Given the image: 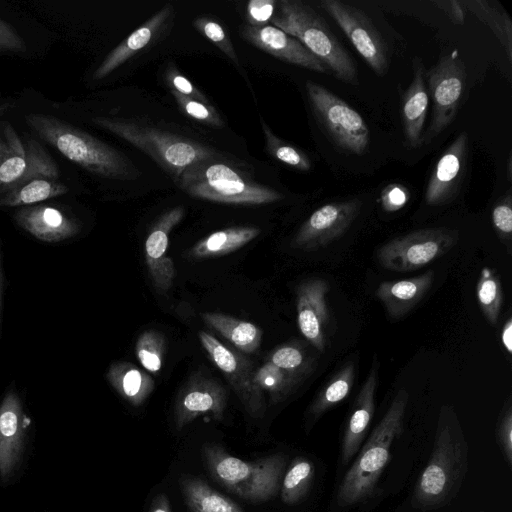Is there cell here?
<instances>
[{
    "label": "cell",
    "mask_w": 512,
    "mask_h": 512,
    "mask_svg": "<svg viewBox=\"0 0 512 512\" xmlns=\"http://www.w3.org/2000/svg\"><path fill=\"white\" fill-rule=\"evenodd\" d=\"M408 398L405 390L398 391L385 415L361 448L339 485L336 494V503L339 506H355L374 494L379 478L390 460L392 444L403 430Z\"/></svg>",
    "instance_id": "cell-3"
},
{
    "label": "cell",
    "mask_w": 512,
    "mask_h": 512,
    "mask_svg": "<svg viewBox=\"0 0 512 512\" xmlns=\"http://www.w3.org/2000/svg\"><path fill=\"white\" fill-rule=\"evenodd\" d=\"M315 477L314 463L305 457L295 458L285 472L280 485L282 501L295 505L309 493Z\"/></svg>",
    "instance_id": "cell-33"
},
{
    "label": "cell",
    "mask_w": 512,
    "mask_h": 512,
    "mask_svg": "<svg viewBox=\"0 0 512 512\" xmlns=\"http://www.w3.org/2000/svg\"><path fill=\"white\" fill-rule=\"evenodd\" d=\"M320 5L346 34L374 73L385 75L388 70L387 48L367 15L355 6L339 0H324Z\"/></svg>",
    "instance_id": "cell-11"
},
{
    "label": "cell",
    "mask_w": 512,
    "mask_h": 512,
    "mask_svg": "<svg viewBox=\"0 0 512 512\" xmlns=\"http://www.w3.org/2000/svg\"><path fill=\"white\" fill-rule=\"evenodd\" d=\"M329 283L321 278H310L296 288L297 323L304 338L318 351L327 344L330 321L326 295Z\"/></svg>",
    "instance_id": "cell-15"
},
{
    "label": "cell",
    "mask_w": 512,
    "mask_h": 512,
    "mask_svg": "<svg viewBox=\"0 0 512 512\" xmlns=\"http://www.w3.org/2000/svg\"><path fill=\"white\" fill-rule=\"evenodd\" d=\"M492 223L502 241L510 242L512 234V197L510 192L495 203L492 209Z\"/></svg>",
    "instance_id": "cell-41"
},
{
    "label": "cell",
    "mask_w": 512,
    "mask_h": 512,
    "mask_svg": "<svg viewBox=\"0 0 512 512\" xmlns=\"http://www.w3.org/2000/svg\"><path fill=\"white\" fill-rule=\"evenodd\" d=\"M254 383L269 395L273 404L285 400L301 383L295 377L267 361L254 371Z\"/></svg>",
    "instance_id": "cell-34"
},
{
    "label": "cell",
    "mask_w": 512,
    "mask_h": 512,
    "mask_svg": "<svg viewBox=\"0 0 512 512\" xmlns=\"http://www.w3.org/2000/svg\"><path fill=\"white\" fill-rule=\"evenodd\" d=\"M13 107L14 104L10 102L0 103V118L9 112Z\"/></svg>",
    "instance_id": "cell-51"
},
{
    "label": "cell",
    "mask_w": 512,
    "mask_h": 512,
    "mask_svg": "<svg viewBox=\"0 0 512 512\" xmlns=\"http://www.w3.org/2000/svg\"><path fill=\"white\" fill-rule=\"evenodd\" d=\"M434 272L416 277L380 283L375 295L391 318H401L416 306L433 284Z\"/></svg>",
    "instance_id": "cell-24"
},
{
    "label": "cell",
    "mask_w": 512,
    "mask_h": 512,
    "mask_svg": "<svg viewBox=\"0 0 512 512\" xmlns=\"http://www.w3.org/2000/svg\"><path fill=\"white\" fill-rule=\"evenodd\" d=\"M458 239V231L454 229H422L383 244L377 249L376 258L385 269L397 272L414 271L449 252Z\"/></svg>",
    "instance_id": "cell-9"
},
{
    "label": "cell",
    "mask_w": 512,
    "mask_h": 512,
    "mask_svg": "<svg viewBox=\"0 0 512 512\" xmlns=\"http://www.w3.org/2000/svg\"><path fill=\"white\" fill-rule=\"evenodd\" d=\"M184 208L174 207L157 220L145 241V259L148 271L154 285L162 290H168L174 280L175 268L171 258L166 255L169 234L182 220Z\"/></svg>",
    "instance_id": "cell-20"
},
{
    "label": "cell",
    "mask_w": 512,
    "mask_h": 512,
    "mask_svg": "<svg viewBox=\"0 0 512 512\" xmlns=\"http://www.w3.org/2000/svg\"><path fill=\"white\" fill-rule=\"evenodd\" d=\"M498 443L509 466L512 465V408L509 404L497 427Z\"/></svg>",
    "instance_id": "cell-43"
},
{
    "label": "cell",
    "mask_w": 512,
    "mask_h": 512,
    "mask_svg": "<svg viewBox=\"0 0 512 512\" xmlns=\"http://www.w3.org/2000/svg\"><path fill=\"white\" fill-rule=\"evenodd\" d=\"M173 12V6L165 5L143 25L134 30L102 61L93 74L94 80H101L111 74L138 51L147 46L159 33Z\"/></svg>",
    "instance_id": "cell-23"
},
{
    "label": "cell",
    "mask_w": 512,
    "mask_h": 512,
    "mask_svg": "<svg viewBox=\"0 0 512 512\" xmlns=\"http://www.w3.org/2000/svg\"><path fill=\"white\" fill-rule=\"evenodd\" d=\"M306 91L316 118L332 142L347 153L364 154L370 130L363 117L322 85L308 81Z\"/></svg>",
    "instance_id": "cell-8"
},
{
    "label": "cell",
    "mask_w": 512,
    "mask_h": 512,
    "mask_svg": "<svg viewBox=\"0 0 512 512\" xmlns=\"http://www.w3.org/2000/svg\"><path fill=\"white\" fill-rule=\"evenodd\" d=\"M177 182L189 195L217 203L260 205L283 198L278 191L247 181L230 166L211 158L186 169Z\"/></svg>",
    "instance_id": "cell-7"
},
{
    "label": "cell",
    "mask_w": 512,
    "mask_h": 512,
    "mask_svg": "<svg viewBox=\"0 0 512 512\" xmlns=\"http://www.w3.org/2000/svg\"><path fill=\"white\" fill-rule=\"evenodd\" d=\"M270 20L273 26L299 40L337 79L357 84V70L325 20L300 0L276 1Z\"/></svg>",
    "instance_id": "cell-4"
},
{
    "label": "cell",
    "mask_w": 512,
    "mask_h": 512,
    "mask_svg": "<svg viewBox=\"0 0 512 512\" xmlns=\"http://www.w3.org/2000/svg\"><path fill=\"white\" fill-rule=\"evenodd\" d=\"M361 205L360 200L352 199L321 206L301 225L291 246L302 250H315L334 241L348 230Z\"/></svg>",
    "instance_id": "cell-13"
},
{
    "label": "cell",
    "mask_w": 512,
    "mask_h": 512,
    "mask_svg": "<svg viewBox=\"0 0 512 512\" xmlns=\"http://www.w3.org/2000/svg\"><path fill=\"white\" fill-rule=\"evenodd\" d=\"M354 379L355 365L353 362H349L316 395L309 409L310 417L317 419L327 410L343 401L349 395Z\"/></svg>",
    "instance_id": "cell-32"
},
{
    "label": "cell",
    "mask_w": 512,
    "mask_h": 512,
    "mask_svg": "<svg viewBox=\"0 0 512 512\" xmlns=\"http://www.w3.org/2000/svg\"><path fill=\"white\" fill-rule=\"evenodd\" d=\"M26 43L18 32L0 18V52H24Z\"/></svg>",
    "instance_id": "cell-46"
},
{
    "label": "cell",
    "mask_w": 512,
    "mask_h": 512,
    "mask_svg": "<svg viewBox=\"0 0 512 512\" xmlns=\"http://www.w3.org/2000/svg\"><path fill=\"white\" fill-rule=\"evenodd\" d=\"M172 95L174 96L179 108L189 117L202 122L204 124L221 127L223 126V121L218 114V112L209 104L192 99L188 96L182 95L175 90H172Z\"/></svg>",
    "instance_id": "cell-40"
},
{
    "label": "cell",
    "mask_w": 512,
    "mask_h": 512,
    "mask_svg": "<svg viewBox=\"0 0 512 512\" xmlns=\"http://www.w3.org/2000/svg\"><path fill=\"white\" fill-rule=\"evenodd\" d=\"M148 512H171L170 504L166 495H157L153 499Z\"/></svg>",
    "instance_id": "cell-49"
},
{
    "label": "cell",
    "mask_w": 512,
    "mask_h": 512,
    "mask_svg": "<svg viewBox=\"0 0 512 512\" xmlns=\"http://www.w3.org/2000/svg\"><path fill=\"white\" fill-rule=\"evenodd\" d=\"M468 157V135L461 132L438 159L428 180L424 199L430 206L449 202L459 190Z\"/></svg>",
    "instance_id": "cell-16"
},
{
    "label": "cell",
    "mask_w": 512,
    "mask_h": 512,
    "mask_svg": "<svg viewBox=\"0 0 512 512\" xmlns=\"http://www.w3.org/2000/svg\"><path fill=\"white\" fill-rule=\"evenodd\" d=\"M429 105L425 69L419 58L413 59V79L403 94L401 119L406 143L418 148L424 142L423 127Z\"/></svg>",
    "instance_id": "cell-22"
},
{
    "label": "cell",
    "mask_w": 512,
    "mask_h": 512,
    "mask_svg": "<svg viewBox=\"0 0 512 512\" xmlns=\"http://www.w3.org/2000/svg\"><path fill=\"white\" fill-rule=\"evenodd\" d=\"M198 335L204 350L222 371L246 412L254 418L262 417L265 412V401L263 393L254 383L252 363L211 334L200 331Z\"/></svg>",
    "instance_id": "cell-12"
},
{
    "label": "cell",
    "mask_w": 512,
    "mask_h": 512,
    "mask_svg": "<svg viewBox=\"0 0 512 512\" xmlns=\"http://www.w3.org/2000/svg\"><path fill=\"white\" fill-rule=\"evenodd\" d=\"M427 93L432 102V120L426 134L431 141L454 120L463 101L467 72L456 53L442 56L425 73Z\"/></svg>",
    "instance_id": "cell-10"
},
{
    "label": "cell",
    "mask_w": 512,
    "mask_h": 512,
    "mask_svg": "<svg viewBox=\"0 0 512 512\" xmlns=\"http://www.w3.org/2000/svg\"><path fill=\"white\" fill-rule=\"evenodd\" d=\"M27 160L24 141L9 121H1L0 191L17 182L26 173Z\"/></svg>",
    "instance_id": "cell-26"
},
{
    "label": "cell",
    "mask_w": 512,
    "mask_h": 512,
    "mask_svg": "<svg viewBox=\"0 0 512 512\" xmlns=\"http://www.w3.org/2000/svg\"><path fill=\"white\" fill-rule=\"evenodd\" d=\"M25 122L39 138L95 175L120 180L134 179L139 175L121 152L59 118L29 113Z\"/></svg>",
    "instance_id": "cell-2"
},
{
    "label": "cell",
    "mask_w": 512,
    "mask_h": 512,
    "mask_svg": "<svg viewBox=\"0 0 512 512\" xmlns=\"http://www.w3.org/2000/svg\"><path fill=\"white\" fill-rule=\"evenodd\" d=\"M507 171H508V179L511 181L512 179V157L511 154L509 155L508 162H507Z\"/></svg>",
    "instance_id": "cell-52"
},
{
    "label": "cell",
    "mask_w": 512,
    "mask_h": 512,
    "mask_svg": "<svg viewBox=\"0 0 512 512\" xmlns=\"http://www.w3.org/2000/svg\"><path fill=\"white\" fill-rule=\"evenodd\" d=\"M3 295V283H2V261H1V249H0V336L2 329V297Z\"/></svg>",
    "instance_id": "cell-50"
},
{
    "label": "cell",
    "mask_w": 512,
    "mask_h": 512,
    "mask_svg": "<svg viewBox=\"0 0 512 512\" xmlns=\"http://www.w3.org/2000/svg\"><path fill=\"white\" fill-rule=\"evenodd\" d=\"M243 38L272 56L317 73H329L326 66L299 40L273 25H247Z\"/></svg>",
    "instance_id": "cell-17"
},
{
    "label": "cell",
    "mask_w": 512,
    "mask_h": 512,
    "mask_svg": "<svg viewBox=\"0 0 512 512\" xmlns=\"http://www.w3.org/2000/svg\"><path fill=\"white\" fill-rule=\"evenodd\" d=\"M68 187L51 178H34L0 192V207H24L68 192Z\"/></svg>",
    "instance_id": "cell-29"
},
{
    "label": "cell",
    "mask_w": 512,
    "mask_h": 512,
    "mask_svg": "<svg viewBox=\"0 0 512 512\" xmlns=\"http://www.w3.org/2000/svg\"><path fill=\"white\" fill-rule=\"evenodd\" d=\"M268 361L302 382L313 373L314 357L298 343L284 344L271 352Z\"/></svg>",
    "instance_id": "cell-35"
},
{
    "label": "cell",
    "mask_w": 512,
    "mask_h": 512,
    "mask_svg": "<svg viewBox=\"0 0 512 512\" xmlns=\"http://www.w3.org/2000/svg\"><path fill=\"white\" fill-rule=\"evenodd\" d=\"M211 477L231 493L252 502H264L280 491L287 457L273 454L254 461H244L216 444L202 448Z\"/></svg>",
    "instance_id": "cell-5"
},
{
    "label": "cell",
    "mask_w": 512,
    "mask_h": 512,
    "mask_svg": "<svg viewBox=\"0 0 512 512\" xmlns=\"http://www.w3.org/2000/svg\"><path fill=\"white\" fill-rule=\"evenodd\" d=\"M27 424L22 401L18 393L10 389L0 403V476L3 480L19 462Z\"/></svg>",
    "instance_id": "cell-19"
},
{
    "label": "cell",
    "mask_w": 512,
    "mask_h": 512,
    "mask_svg": "<svg viewBox=\"0 0 512 512\" xmlns=\"http://www.w3.org/2000/svg\"><path fill=\"white\" fill-rule=\"evenodd\" d=\"M165 349L164 335L155 330L143 332L135 345L136 356L140 364L152 373H158L161 370Z\"/></svg>",
    "instance_id": "cell-37"
},
{
    "label": "cell",
    "mask_w": 512,
    "mask_h": 512,
    "mask_svg": "<svg viewBox=\"0 0 512 512\" xmlns=\"http://www.w3.org/2000/svg\"><path fill=\"white\" fill-rule=\"evenodd\" d=\"M194 27L212 43H214L236 65L239 60L234 46L223 26L208 17H198L193 22Z\"/></svg>",
    "instance_id": "cell-39"
},
{
    "label": "cell",
    "mask_w": 512,
    "mask_h": 512,
    "mask_svg": "<svg viewBox=\"0 0 512 512\" xmlns=\"http://www.w3.org/2000/svg\"><path fill=\"white\" fill-rule=\"evenodd\" d=\"M468 446L450 407L440 412L431 457L412 494V506L420 511L441 508L451 502L463 483Z\"/></svg>",
    "instance_id": "cell-1"
},
{
    "label": "cell",
    "mask_w": 512,
    "mask_h": 512,
    "mask_svg": "<svg viewBox=\"0 0 512 512\" xmlns=\"http://www.w3.org/2000/svg\"><path fill=\"white\" fill-rule=\"evenodd\" d=\"M13 218L17 225L34 238L57 243L75 237L81 230L79 221L63 210L46 204L17 209Z\"/></svg>",
    "instance_id": "cell-18"
},
{
    "label": "cell",
    "mask_w": 512,
    "mask_h": 512,
    "mask_svg": "<svg viewBox=\"0 0 512 512\" xmlns=\"http://www.w3.org/2000/svg\"><path fill=\"white\" fill-rule=\"evenodd\" d=\"M260 229L251 226L230 227L216 231L197 242L189 251V257L203 259L232 253L255 239Z\"/></svg>",
    "instance_id": "cell-28"
},
{
    "label": "cell",
    "mask_w": 512,
    "mask_h": 512,
    "mask_svg": "<svg viewBox=\"0 0 512 512\" xmlns=\"http://www.w3.org/2000/svg\"><path fill=\"white\" fill-rule=\"evenodd\" d=\"M92 121L149 155L176 181L186 169L213 156L206 146L157 128L119 118L95 117Z\"/></svg>",
    "instance_id": "cell-6"
},
{
    "label": "cell",
    "mask_w": 512,
    "mask_h": 512,
    "mask_svg": "<svg viewBox=\"0 0 512 512\" xmlns=\"http://www.w3.org/2000/svg\"><path fill=\"white\" fill-rule=\"evenodd\" d=\"M466 10L473 13L495 34L504 49L508 61L512 62V22L506 10L495 1L465 0Z\"/></svg>",
    "instance_id": "cell-31"
},
{
    "label": "cell",
    "mask_w": 512,
    "mask_h": 512,
    "mask_svg": "<svg viewBox=\"0 0 512 512\" xmlns=\"http://www.w3.org/2000/svg\"><path fill=\"white\" fill-rule=\"evenodd\" d=\"M378 363L374 357L370 373L358 393L346 423L341 444V463L347 465L361 448L375 411Z\"/></svg>",
    "instance_id": "cell-21"
},
{
    "label": "cell",
    "mask_w": 512,
    "mask_h": 512,
    "mask_svg": "<svg viewBox=\"0 0 512 512\" xmlns=\"http://www.w3.org/2000/svg\"><path fill=\"white\" fill-rule=\"evenodd\" d=\"M476 295L478 305L486 320L491 325H496L503 303V292L498 275L491 269L484 268L481 271L476 286Z\"/></svg>",
    "instance_id": "cell-36"
},
{
    "label": "cell",
    "mask_w": 512,
    "mask_h": 512,
    "mask_svg": "<svg viewBox=\"0 0 512 512\" xmlns=\"http://www.w3.org/2000/svg\"><path fill=\"white\" fill-rule=\"evenodd\" d=\"M227 397V390L216 379L201 373L192 375L175 401L174 418L177 430L183 429L204 414L221 420L227 405Z\"/></svg>",
    "instance_id": "cell-14"
},
{
    "label": "cell",
    "mask_w": 512,
    "mask_h": 512,
    "mask_svg": "<svg viewBox=\"0 0 512 512\" xmlns=\"http://www.w3.org/2000/svg\"><path fill=\"white\" fill-rule=\"evenodd\" d=\"M275 6V0H251L247 4V20L249 25H267L274 14Z\"/></svg>",
    "instance_id": "cell-44"
},
{
    "label": "cell",
    "mask_w": 512,
    "mask_h": 512,
    "mask_svg": "<svg viewBox=\"0 0 512 512\" xmlns=\"http://www.w3.org/2000/svg\"><path fill=\"white\" fill-rule=\"evenodd\" d=\"M166 79L172 90L192 99L207 103L206 97L175 68L171 67L167 71Z\"/></svg>",
    "instance_id": "cell-45"
},
{
    "label": "cell",
    "mask_w": 512,
    "mask_h": 512,
    "mask_svg": "<svg viewBox=\"0 0 512 512\" xmlns=\"http://www.w3.org/2000/svg\"><path fill=\"white\" fill-rule=\"evenodd\" d=\"M501 340L506 351L511 354L512 353V319L509 317L501 332Z\"/></svg>",
    "instance_id": "cell-48"
},
{
    "label": "cell",
    "mask_w": 512,
    "mask_h": 512,
    "mask_svg": "<svg viewBox=\"0 0 512 512\" xmlns=\"http://www.w3.org/2000/svg\"><path fill=\"white\" fill-rule=\"evenodd\" d=\"M185 502L192 512H244L229 497L195 477L180 479Z\"/></svg>",
    "instance_id": "cell-30"
},
{
    "label": "cell",
    "mask_w": 512,
    "mask_h": 512,
    "mask_svg": "<svg viewBox=\"0 0 512 512\" xmlns=\"http://www.w3.org/2000/svg\"><path fill=\"white\" fill-rule=\"evenodd\" d=\"M409 199V191L401 184L387 185L381 192L380 202L387 212H395L405 206Z\"/></svg>",
    "instance_id": "cell-42"
},
{
    "label": "cell",
    "mask_w": 512,
    "mask_h": 512,
    "mask_svg": "<svg viewBox=\"0 0 512 512\" xmlns=\"http://www.w3.org/2000/svg\"><path fill=\"white\" fill-rule=\"evenodd\" d=\"M202 318L209 327L242 352L253 353L261 344L263 332L251 322L216 312L204 313Z\"/></svg>",
    "instance_id": "cell-27"
},
{
    "label": "cell",
    "mask_w": 512,
    "mask_h": 512,
    "mask_svg": "<svg viewBox=\"0 0 512 512\" xmlns=\"http://www.w3.org/2000/svg\"><path fill=\"white\" fill-rule=\"evenodd\" d=\"M106 376L118 394L133 406L142 405L155 387L148 373L126 361L113 362Z\"/></svg>",
    "instance_id": "cell-25"
},
{
    "label": "cell",
    "mask_w": 512,
    "mask_h": 512,
    "mask_svg": "<svg viewBox=\"0 0 512 512\" xmlns=\"http://www.w3.org/2000/svg\"><path fill=\"white\" fill-rule=\"evenodd\" d=\"M437 8L442 10L455 24H462L465 20V7L459 0H437L433 1Z\"/></svg>",
    "instance_id": "cell-47"
},
{
    "label": "cell",
    "mask_w": 512,
    "mask_h": 512,
    "mask_svg": "<svg viewBox=\"0 0 512 512\" xmlns=\"http://www.w3.org/2000/svg\"><path fill=\"white\" fill-rule=\"evenodd\" d=\"M262 126L267 149L274 158L301 171L311 169V161L304 152L277 138L264 122H262Z\"/></svg>",
    "instance_id": "cell-38"
}]
</instances>
